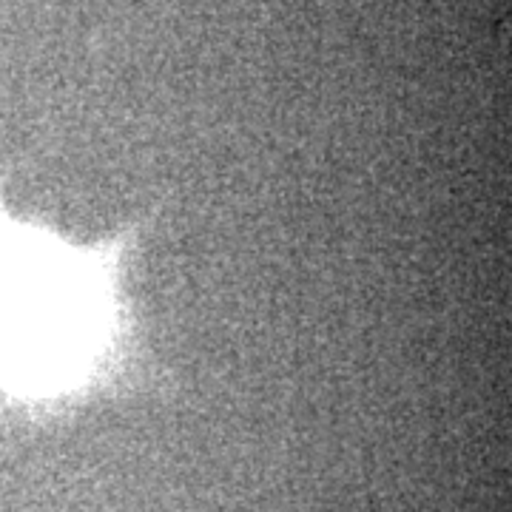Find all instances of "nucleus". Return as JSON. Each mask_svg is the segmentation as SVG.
Returning <instances> with one entry per match:
<instances>
[{
    "instance_id": "1",
    "label": "nucleus",
    "mask_w": 512,
    "mask_h": 512,
    "mask_svg": "<svg viewBox=\"0 0 512 512\" xmlns=\"http://www.w3.org/2000/svg\"><path fill=\"white\" fill-rule=\"evenodd\" d=\"M94 296L63 254L0 228V382H46L89 348Z\"/></svg>"
}]
</instances>
